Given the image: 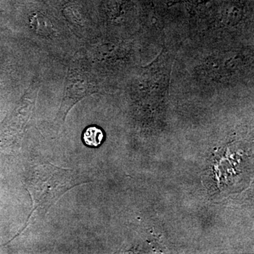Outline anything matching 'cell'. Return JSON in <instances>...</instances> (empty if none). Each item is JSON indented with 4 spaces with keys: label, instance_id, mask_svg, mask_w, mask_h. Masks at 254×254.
I'll use <instances>...</instances> for the list:
<instances>
[{
    "label": "cell",
    "instance_id": "4",
    "mask_svg": "<svg viewBox=\"0 0 254 254\" xmlns=\"http://www.w3.org/2000/svg\"><path fill=\"white\" fill-rule=\"evenodd\" d=\"M104 139V133L99 127L95 126L87 127L82 135V140L87 146L97 148L101 145Z\"/></svg>",
    "mask_w": 254,
    "mask_h": 254
},
{
    "label": "cell",
    "instance_id": "1",
    "mask_svg": "<svg viewBox=\"0 0 254 254\" xmlns=\"http://www.w3.org/2000/svg\"><path fill=\"white\" fill-rule=\"evenodd\" d=\"M26 183L35 209L45 210H48L66 190L76 185L71 170L49 163L33 168Z\"/></svg>",
    "mask_w": 254,
    "mask_h": 254
},
{
    "label": "cell",
    "instance_id": "2",
    "mask_svg": "<svg viewBox=\"0 0 254 254\" xmlns=\"http://www.w3.org/2000/svg\"><path fill=\"white\" fill-rule=\"evenodd\" d=\"M85 81L78 79L76 76H70L60 109L64 118L73 105L93 91L91 83Z\"/></svg>",
    "mask_w": 254,
    "mask_h": 254
},
{
    "label": "cell",
    "instance_id": "3",
    "mask_svg": "<svg viewBox=\"0 0 254 254\" xmlns=\"http://www.w3.org/2000/svg\"><path fill=\"white\" fill-rule=\"evenodd\" d=\"M30 23L31 28L40 36L48 37L53 33V24L44 15L39 13L32 15Z\"/></svg>",
    "mask_w": 254,
    "mask_h": 254
}]
</instances>
